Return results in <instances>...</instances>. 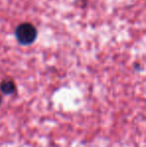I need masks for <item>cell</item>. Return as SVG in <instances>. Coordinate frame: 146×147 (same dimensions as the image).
<instances>
[{
	"mask_svg": "<svg viewBox=\"0 0 146 147\" xmlns=\"http://www.w3.org/2000/svg\"><path fill=\"white\" fill-rule=\"evenodd\" d=\"M1 101H2V98H1V95H0V104H1Z\"/></svg>",
	"mask_w": 146,
	"mask_h": 147,
	"instance_id": "cell-3",
	"label": "cell"
},
{
	"mask_svg": "<svg viewBox=\"0 0 146 147\" xmlns=\"http://www.w3.org/2000/svg\"><path fill=\"white\" fill-rule=\"evenodd\" d=\"M16 38L23 45L31 44L36 38V28L30 23H22L16 28Z\"/></svg>",
	"mask_w": 146,
	"mask_h": 147,
	"instance_id": "cell-1",
	"label": "cell"
},
{
	"mask_svg": "<svg viewBox=\"0 0 146 147\" xmlns=\"http://www.w3.org/2000/svg\"><path fill=\"white\" fill-rule=\"evenodd\" d=\"M0 90L5 95L12 94L16 91V86L12 80H4L0 84Z\"/></svg>",
	"mask_w": 146,
	"mask_h": 147,
	"instance_id": "cell-2",
	"label": "cell"
}]
</instances>
